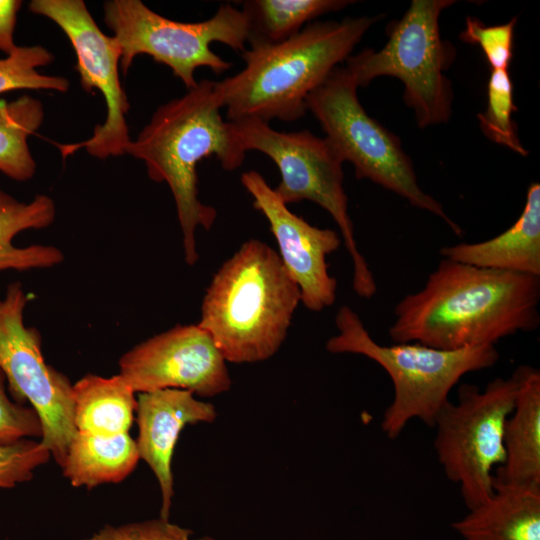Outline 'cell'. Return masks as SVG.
Wrapping results in <instances>:
<instances>
[{
    "mask_svg": "<svg viewBox=\"0 0 540 540\" xmlns=\"http://www.w3.org/2000/svg\"><path fill=\"white\" fill-rule=\"evenodd\" d=\"M540 277L442 259L423 288L395 306L393 343L458 350L495 345L540 325Z\"/></svg>",
    "mask_w": 540,
    "mask_h": 540,
    "instance_id": "cell-1",
    "label": "cell"
},
{
    "mask_svg": "<svg viewBox=\"0 0 540 540\" xmlns=\"http://www.w3.org/2000/svg\"><path fill=\"white\" fill-rule=\"evenodd\" d=\"M214 82L203 79L183 96L159 106L126 148V154L144 162L151 180L170 188L188 265L199 259L196 229L209 230L217 217L216 209L199 199L198 163L215 157L225 170L233 171L246 153L233 123L222 119Z\"/></svg>",
    "mask_w": 540,
    "mask_h": 540,
    "instance_id": "cell-2",
    "label": "cell"
},
{
    "mask_svg": "<svg viewBox=\"0 0 540 540\" xmlns=\"http://www.w3.org/2000/svg\"><path fill=\"white\" fill-rule=\"evenodd\" d=\"M377 17L315 21L278 43H253L242 52L245 67L214 82L228 121L256 118L295 121L308 95L351 52Z\"/></svg>",
    "mask_w": 540,
    "mask_h": 540,
    "instance_id": "cell-3",
    "label": "cell"
},
{
    "mask_svg": "<svg viewBox=\"0 0 540 540\" xmlns=\"http://www.w3.org/2000/svg\"><path fill=\"white\" fill-rule=\"evenodd\" d=\"M299 302V287L278 253L251 239L215 273L198 325L225 361H264L284 342Z\"/></svg>",
    "mask_w": 540,
    "mask_h": 540,
    "instance_id": "cell-4",
    "label": "cell"
},
{
    "mask_svg": "<svg viewBox=\"0 0 540 540\" xmlns=\"http://www.w3.org/2000/svg\"><path fill=\"white\" fill-rule=\"evenodd\" d=\"M338 333L326 342L330 353H350L376 362L390 377L394 395L381 428L396 439L412 419L434 427L437 416L450 401L449 394L463 376L490 368L499 359L495 345L442 350L419 343L381 345L365 328L358 314L341 306L335 316Z\"/></svg>",
    "mask_w": 540,
    "mask_h": 540,
    "instance_id": "cell-5",
    "label": "cell"
},
{
    "mask_svg": "<svg viewBox=\"0 0 540 540\" xmlns=\"http://www.w3.org/2000/svg\"><path fill=\"white\" fill-rule=\"evenodd\" d=\"M454 0H413L389 29L379 51L364 49L349 56L344 67L357 87L374 78L392 76L404 84V100L416 123L425 128L446 123L452 111L453 92L445 71L456 56L453 45L441 38L439 17Z\"/></svg>",
    "mask_w": 540,
    "mask_h": 540,
    "instance_id": "cell-6",
    "label": "cell"
},
{
    "mask_svg": "<svg viewBox=\"0 0 540 540\" xmlns=\"http://www.w3.org/2000/svg\"><path fill=\"white\" fill-rule=\"evenodd\" d=\"M357 85L344 67H336L307 99L310 110L339 158L354 165L358 179H368L441 218L461 236L463 230L434 197L419 186L413 164L399 138L369 116Z\"/></svg>",
    "mask_w": 540,
    "mask_h": 540,
    "instance_id": "cell-7",
    "label": "cell"
},
{
    "mask_svg": "<svg viewBox=\"0 0 540 540\" xmlns=\"http://www.w3.org/2000/svg\"><path fill=\"white\" fill-rule=\"evenodd\" d=\"M103 9L104 22L121 50L123 73L137 55L146 54L168 66L187 90L197 84L196 69L208 67L220 74L233 66L212 51V43L220 42L242 53L248 42L245 14L228 3L220 5L211 18L199 22L163 17L140 0H109Z\"/></svg>",
    "mask_w": 540,
    "mask_h": 540,
    "instance_id": "cell-8",
    "label": "cell"
},
{
    "mask_svg": "<svg viewBox=\"0 0 540 540\" xmlns=\"http://www.w3.org/2000/svg\"><path fill=\"white\" fill-rule=\"evenodd\" d=\"M231 122L246 152L260 151L278 167L281 180L273 189L286 205L309 200L332 216L352 260L355 293L366 299L373 297L377 291L376 281L358 249L348 214L343 161L326 138H319L308 130L277 131L269 123L256 118Z\"/></svg>",
    "mask_w": 540,
    "mask_h": 540,
    "instance_id": "cell-9",
    "label": "cell"
},
{
    "mask_svg": "<svg viewBox=\"0 0 540 540\" xmlns=\"http://www.w3.org/2000/svg\"><path fill=\"white\" fill-rule=\"evenodd\" d=\"M517 395V381L495 378L484 389L462 384L458 401L437 416L434 449L446 477L458 484L472 509L493 493L495 471L505 460L504 429Z\"/></svg>",
    "mask_w": 540,
    "mask_h": 540,
    "instance_id": "cell-10",
    "label": "cell"
},
{
    "mask_svg": "<svg viewBox=\"0 0 540 540\" xmlns=\"http://www.w3.org/2000/svg\"><path fill=\"white\" fill-rule=\"evenodd\" d=\"M28 298L20 282L8 285L0 298V369L14 401H28L42 424L40 442L61 467L74 425L73 384L45 362L41 336L24 324Z\"/></svg>",
    "mask_w": 540,
    "mask_h": 540,
    "instance_id": "cell-11",
    "label": "cell"
},
{
    "mask_svg": "<svg viewBox=\"0 0 540 540\" xmlns=\"http://www.w3.org/2000/svg\"><path fill=\"white\" fill-rule=\"evenodd\" d=\"M29 10L50 19L65 33L77 58L75 69L82 88L87 93L97 89L106 103V119L90 138L58 145L62 157L82 148L99 159L126 154L131 141L126 121L130 104L119 77L121 50L115 38L98 27L82 0H32Z\"/></svg>",
    "mask_w": 540,
    "mask_h": 540,
    "instance_id": "cell-12",
    "label": "cell"
},
{
    "mask_svg": "<svg viewBox=\"0 0 540 540\" xmlns=\"http://www.w3.org/2000/svg\"><path fill=\"white\" fill-rule=\"evenodd\" d=\"M225 362L198 324L177 325L127 351L119 360V374L135 393L183 389L213 397L231 387Z\"/></svg>",
    "mask_w": 540,
    "mask_h": 540,
    "instance_id": "cell-13",
    "label": "cell"
},
{
    "mask_svg": "<svg viewBox=\"0 0 540 540\" xmlns=\"http://www.w3.org/2000/svg\"><path fill=\"white\" fill-rule=\"evenodd\" d=\"M241 182L253 198V207L267 219L278 255L298 285L303 305L314 312L333 305L337 280L329 274L326 258L340 247L339 234L312 226L291 212L259 172L243 173Z\"/></svg>",
    "mask_w": 540,
    "mask_h": 540,
    "instance_id": "cell-14",
    "label": "cell"
},
{
    "mask_svg": "<svg viewBox=\"0 0 540 540\" xmlns=\"http://www.w3.org/2000/svg\"><path fill=\"white\" fill-rule=\"evenodd\" d=\"M136 413L139 458L148 464L159 483L160 518L169 520L174 496L171 463L178 437L187 424L210 423L217 412L213 404L197 400L191 391L160 389L139 393Z\"/></svg>",
    "mask_w": 540,
    "mask_h": 540,
    "instance_id": "cell-15",
    "label": "cell"
},
{
    "mask_svg": "<svg viewBox=\"0 0 540 540\" xmlns=\"http://www.w3.org/2000/svg\"><path fill=\"white\" fill-rule=\"evenodd\" d=\"M442 258L472 266L540 277V185H529L523 211L501 234L477 243L444 246Z\"/></svg>",
    "mask_w": 540,
    "mask_h": 540,
    "instance_id": "cell-16",
    "label": "cell"
},
{
    "mask_svg": "<svg viewBox=\"0 0 540 540\" xmlns=\"http://www.w3.org/2000/svg\"><path fill=\"white\" fill-rule=\"evenodd\" d=\"M452 528L464 540H540V486L495 479L492 495Z\"/></svg>",
    "mask_w": 540,
    "mask_h": 540,
    "instance_id": "cell-17",
    "label": "cell"
},
{
    "mask_svg": "<svg viewBox=\"0 0 540 540\" xmlns=\"http://www.w3.org/2000/svg\"><path fill=\"white\" fill-rule=\"evenodd\" d=\"M514 408L504 429L505 460L495 479L517 485L540 486V372L520 365Z\"/></svg>",
    "mask_w": 540,
    "mask_h": 540,
    "instance_id": "cell-18",
    "label": "cell"
},
{
    "mask_svg": "<svg viewBox=\"0 0 540 540\" xmlns=\"http://www.w3.org/2000/svg\"><path fill=\"white\" fill-rule=\"evenodd\" d=\"M139 459L136 441L128 433L101 436L76 431L61 468L72 486L91 489L123 481Z\"/></svg>",
    "mask_w": 540,
    "mask_h": 540,
    "instance_id": "cell-19",
    "label": "cell"
},
{
    "mask_svg": "<svg viewBox=\"0 0 540 540\" xmlns=\"http://www.w3.org/2000/svg\"><path fill=\"white\" fill-rule=\"evenodd\" d=\"M56 214L54 201L47 195H36L21 202L0 189V273L49 268L60 264L64 255L51 245L17 247L14 237L25 230L50 226Z\"/></svg>",
    "mask_w": 540,
    "mask_h": 540,
    "instance_id": "cell-20",
    "label": "cell"
},
{
    "mask_svg": "<svg viewBox=\"0 0 540 540\" xmlns=\"http://www.w3.org/2000/svg\"><path fill=\"white\" fill-rule=\"evenodd\" d=\"M74 425L77 431L113 436L128 433L137 408L135 392L120 374H88L73 384Z\"/></svg>",
    "mask_w": 540,
    "mask_h": 540,
    "instance_id": "cell-21",
    "label": "cell"
},
{
    "mask_svg": "<svg viewBox=\"0 0 540 540\" xmlns=\"http://www.w3.org/2000/svg\"><path fill=\"white\" fill-rule=\"evenodd\" d=\"M242 11L249 24L248 43H278L300 32L314 19L338 11L348 0H247Z\"/></svg>",
    "mask_w": 540,
    "mask_h": 540,
    "instance_id": "cell-22",
    "label": "cell"
},
{
    "mask_svg": "<svg viewBox=\"0 0 540 540\" xmlns=\"http://www.w3.org/2000/svg\"><path fill=\"white\" fill-rule=\"evenodd\" d=\"M42 102L22 95L7 102L0 101V171L15 181H28L36 171L28 138L42 125Z\"/></svg>",
    "mask_w": 540,
    "mask_h": 540,
    "instance_id": "cell-23",
    "label": "cell"
},
{
    "mask_svg": "<svg viewBox=\"0 0 540 540\" xmlns=\"http://www.w3.org/2000/svg\"><path fill=\"white\" fill-rule=\"evenodd\" d=\"M53 60V54L41 45L17 46L0 58V94L21 89L67 92L70 82L66 78L38 71Z\"/></svg>",
    "mask_w": 540,
    "mask_h": 540,
    "instance_id": "cell-24",
    "label": "cell"
},
{
    "mask_svg": "<svg viewBox=\"0 0 540 540\" xmlns=\"http://www.w3.org/2000/svg\"><path fill=\"white\" fill-rule=\"evenodd\" d=\"M517 110L513 101V84L507 70H492L487 86V107L478 114L479 126L490 140L527 156L521 144L512 114Z\"/></svg>",
    "mask_w": 540,
    "mask_h": 540,
    "instance_id": "cell-25",
    "label": "cell"
},
{
    "mask_svg": "<svg viewBox=\"0 0 540 540\" xmlns=\"http://www.w3.org/2000/svg\"><path fill=\"white\" fill-rule=\"evenodd\" d=\"M516 22L517 19L513 18L502 25L486 26L477 18L467 17L460 39L479 45L492 70H507L513 58Z\"/></svg>",
    "mask_w": 540,
    "mask_h": 540,
    "instance_id": "cell-26",
    "label": "cell"
},
{
    "mask_svg": "<svg viewBox=\"0 0 540 540\" xmlns=\"http://www.w3.org/2000/svg\"><path fill=\"white\" fill-rule=\"evenodd\" d=\"M50 457L40 441L23 439L0 444V488H14L31 480L35 469L47 463Z\"/></svg>",
    "mask_w": 540,
    "mask_h": 540,
    "instance_id": "cell-27",
    "label": "cell"
},
{
    "mask_svg": "<svg viewBox=\"0 0 540 540\" xmlns=\"http://www.w3.org/2000/svg\"><path fill=\"white\" fill-rule=\"evenodd\" d=\"M6 378L0 369V444L42 436V424L31 406L12 401L7 394Z\"/></svg>",
    "mask_w": 540,
    "mask_h": 540,
    "instance_id": "cell-28",
    "label": "cell"
},
{
    "mask_svg": "<svg viewBox=\"0 0 540 540\" xmlns=\"http://www.w3.org/2000/svg\"><path fill=\"white\" fill-rule=\"evenodd\" d=\"M192 534L190 529L159 517L120 526L107 525L84 540H215L210 536L192 539Z\"/></svg>",
    "mask_w": 540,
    "mask_h": 540,
    "instance_id": "cell-29",
    "label": "cell"
},
{
    "mask_svg": "<svg viewBox=\"0 0 540 540\" xmlns=\"http://www.w3.org/2000/svg\"><path fill=\"white\" fill-rule=\"evenodd\" d=\"M21 6L19 0H0V51L6 55L17 48L14 31Z\"/></svg>",
    "mask_w": 540,
    "mask_h": 540,
    "instance_id": "cell-30",
    "label": "cell"
}]
</instances>
